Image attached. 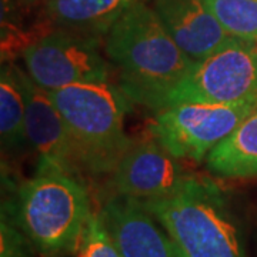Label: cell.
Instances as JSON below:
<instances>
[{
  "instance_id": "cell-1",
  "label": "cell",
  "mask_w": 257,
  "mask_h": 257,
  "mask_svg": "<svg viewBox=\"0 0 257 257\" xmlns=\"http://www.w3.org/2000/svg\"><path fill=\"white\" fill-rule=\"evenodd\" d=\"M104 52L119 69L120 89L130 101L155 111L196 64L143 0L132 3L111 26Z\"/></svg>"
},
{
  "instance_id": "cell-2",
  "label": "cell",
  "mask_w": 257,
  "mask_h": 257,
  "mask_svg": "<svg viewBox=\"0 0 257 257\" xmlns=\"http://www.w3.org/2000/svg\"><path fill=\"white\" fill-rule=\"evenodd\" d=\"M92 214L84 184L50 166H39L37 175L19 186L15 202L3 210L43 257L77 250Z\"/></svg>"
},
{
  "instance_id": "cell-3",
  "label": "cell",
  "mask_w": 257,
  "mask_h": 257,
  "mask_svg": "<svg viewBox=\"0 0 257 257\" xmlns=\"http://www.w3.org/2000/svg\"><path fill=\"white\" fill-rule=\"evenodd\" d=\"M49 94L67 124L83 172L111 173L133 145L124 132L130 99L110 82L79 83Z\"/></svg>"
},
{
  "instance_id": "cell-4",
  "label": "cell",
  "mask_w": 257,
  "mask_h": 257,
  "mask_svg": "<svg viewBox=\"0 0 257 257\" xmlns=\"http://www.w3.org/2000/svg\"><path fill=\"white\" fill-rule=\"evenodd\" d=\"M187 257H244L219 186L190 176L170 197L140 203Z\"/></svg>"
},
{
  "instance_id": "cell-5",
  "label": "cell",
  "mask_w": 257,
  "mask_h": 257,
  "mask_svg": "<svg viewBox=\"0 0 257 257\" xmlns=\"http://www.w3.org/2000/svg\"><path fill=\"white\" fill-rule=\"evenodd\" d=\"M257 109V97L233 103H184L157 111L149 132L177 159L200 162Z\"/></svg>"
},
{
  "instance_id": "cell-6",
  "label": "cell",
  "mask_w": 257,
  "mask_h": 257,
  "mask_svg": "<svg viewBox=\"0 0 257 257\" xmlns=\"http://www.w3.org/2000/svg\"><path fill=\"white\" fill-rule=\"evenodd\" d=\"M101 39L62 29L47 32L23 50L29 77L46 92L109 82L111 67L101 55Z\"/></svg>"
},
{
  "instance_id": "cell-7",
  "label": "cell",
  "mask_w": 257,
  "mask_h": 257,
  "mask_svg": "<svg viewBox=\"0 0 257 257\" xmlns=\"http://www.w3.org/2000/svg\"><path fill=\"white\" fill-rule=\"evenodd\" d=\"M253 97H257V42L234 37L196 62L183 82L167 94L160 110L184 103L220 104Z\"/></svg>"
},
{
  "instance_id": "cell-8",
  "label": "cell",
  "mask_w": 257,
  "mask_h": 257,
  "mask_svg": "<svg viewBox=\"0 0 257 257\" xmlns=\"http://www.w3.org/2000/svg\"><path fill=\"white\" fill-rule=\"evenodd\" d=\"M110 175L114 196L139 203L173 196L192 176L152 135L133 143Z\"/></svg>"
},
{
  "instance_id": "cell-9",
  "label": "cell",
  "mask_w": 257,
  "mask_h": 257,
  "mask_svg": "<svg viewBox=\"0 0 257 257\" xmlns=\"http://www.w3.org/2000/svg\"><path fill=\"white\" fill-rule=\"evenodd\" d=\"M22 83L26 96V142L40 157L39 166L56 167L77 177L83 170L62 113L49 92L39 87L25 72Z\"/></svg>"
},
{
  "instance_id": "cell-10",
  "label": "cell",
  "mask_w": 257,
  "mask_h": 257,
  "mask_svg": "<svg viewBox=\"0 0 257 257\" xmlns=\"http://www.w3.org/2000/svg\"><path fill=\"white\" fill-rule=\"evenodd\" d=\"M99 216L121 257H173V240L136 200L113 194Z\"/></svg>"
},
{
  "instance_id": "cell-11",
  "label": "cell",
  "mask_w": 257,
  "mask_h": 257,
  "mask_svg": "<svg viewBox=\"0 0 257 257\" xmlns=\"http://www.w3.org/2000/svg\"><path fill=\"white\" fill-rule=\"evenodd\" d=\"M153 9L177 46L196 62L209 57L234 39L203 0H155Z\"/></svg>"
},
{
  "instance_id": "cell-12",
  "label": "cell",
  "mask_w": 257,
  "mask_h": 257,
  "mask_svg": "<svg viewBox=\"0 0 257 257\" xmlns=\"http://www.w3.org/2000/svg\"><path fill=\"white\" fill-rule=\"evenodd\" d=\"M53 29L106 37L116 20L136 0H43ZM52 29V30H53Z\"/></svg>"
},
{
  "instance_id": "cell-13",
  "label": "cell",
  "mask_w": 257,
  "mask_h": 257,
  "mask_svg": "<svg viewBox=\"0 0 257 257\" xmlns=\"http://www.w3.org/2000/svg\"><path fill=\"white\" fill-rule=\"evenodd\" d=\"M213 175L229 179L257 177V109L206 157Z\"/></svg>"
},
{
  "instance_id": "cell-14",
  "label": "cell",
  "mask_w": 257,
  "mask_h": 257,
  "mask_svg": "<svg viewBox=\"0 0 257 257\" xmlns=\"http://www.w3.org/2000/svg\"><path fill=\"white\" fill-rule=\"evenodd\" d=\"M0 135L3 147L18 150L26 142V96L22 70L3 64L0 74Z\"/></svg>"
},
{
  "instance_id": "cell-15",
  "label": "cell",
  "mask_w": 257,
  "mask_h": 257,
  "mask_svg": "<svg viewBox=\"0 0 257 257\" xmlns=\"http://www.w3.org/2000/svg\"><path fill=\"white\" fill-rule=\"evenodd\" d=\"M230 36L257 42V0H203Z\"/></svg>"
},
{
  "instance_id": "cell-16",
  "label": "cell",
  "mask_w": 257,
  "mask_h": 257,
  "mask_svg": "<svg viewBox=\"0 0 257 257\" xmlns=\"http://www.w3.org/2000/svg\"><path fill=\"white\" fill-rule=\"evenodd\" d=\"M76 251L77 257H121L104 227L99 213H93L90 216Z\"/></svg>"
},
{
  "instance_id": "cell-17",
  "label": "cell",
  "mask_w": 257,
  "mask_h": 257,
  "mask_svg": "<svg viewBox=\"0 0 257 257\" xmlns=\"http://www.w3.org/2000/svg\"><path fill=\"white\" fill-rule=\"evenodd\" d=\"M0 257H29L25 234L19 233L8 219L2 217V250Z\"/></svg>"
},
{
  "instance_id": "cell-18",
  "label": "cell",
  "mask_w": 257,
  "mask_h": 257,
  "mask_svg": "<svg viewBox=\"0 0 257 257\" xmlns=\"http://www.w3.org/2000/svg\"><path fill=\"white\" fill-rule=\"evenodd\" d=\"M173 257H187L186 254H184L183 251L180 250V247L176 244L175 241H173Z\"/></svg>"
},
{
  "instance_id": "cell-19",
  "label": "cell",
  "mask_w": 257,
  "mask_h": 257,
  "mask_svg": "<svg viewBox=\"0 0 257 257\" xmlns=\"http://www.w3.org/2000/svg\"><path fill=\"white\" fill-rule=\"evenodd\" d=\"M26 2H36V0H26Z\"/></svg>"
}]
</instances>
